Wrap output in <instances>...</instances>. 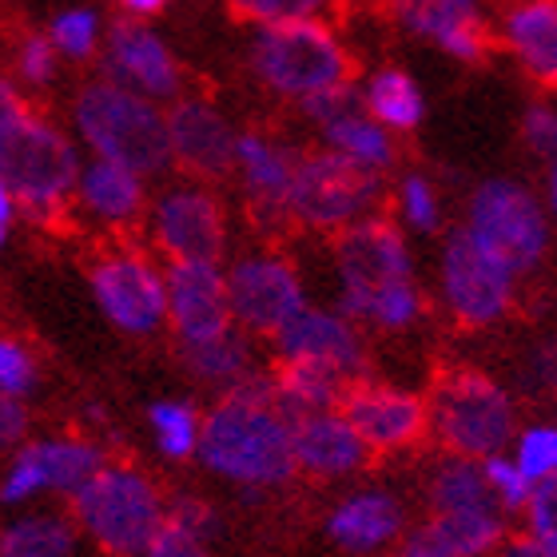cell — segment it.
Segmentation results:
<instances>
[{
  "label": "cell",
  "instance_id": "d6986e66",
  "mask_svg": "<svg viewBox=\"0 0 557 557\" xmlns=\"http://www.w3.org/2000/svg\"><path fill=\"white\" fill-rule=\"evenodd\" d=\"M278 362H314L326 371L343 374L347 383H359L367 374V343L359 323L338 307H302L275 338Z\"/></svg>",
  "mask_w": 557,
  "mask_h": 557
},
{
  "label": "cell",
  "instance_id": "74e56055",
  "mask_svg": "<svg viewBox=\"0 0 557 557\" xmlns=\"http://www.w3.org/2000/svg\"><path fill=\"white\" fill-rule=\"evenodd\" d=\"M482 470H486V478H490V490L498 494L502 510H506V513H525V506L534 502L537 482L525 474L522 466H518V458H513L510 450L490 454V458H482Z\"/></svg>",
  "mask_w": 557,
  "mask_h": 557
},
{
  "label": "cell",
  "instance_id": "ee69618b",
  "mask_svg": "<svg viewBox=\"0 0 557 557\" xmlns=\"http://www.w3.org/2000/svg\"><path fill=\"white\" fill-rule=\"evenodd\" d=\"M172 518H175V522H184L187 530H196L199 537H208V542L223 530L220 513L211 510L208 502H196V498H180V502H172Z\"/></svg>",
  "mask_w": 557,
  "mask_h": 557
},
{
  "label": "cell",
  "instance_id": "836d02e7",
  "mask_svg": "<svg viewBox=\"0 0 557 557\" xmlns=\"http://www.w3.org/2000/svg\"><path fill=\"white\" fill-rule=\"evenodd\" d=\"M148 426L151 438H156V450L172 462H184V458H196L199 454V434H203V418L191 403H180V398H160L151 403L148 410Z\"/></svg>",
  "mask_w": 557,
  "mask_h": 557
},
{
  "label": "cell",
  "instance_id": "5bb4252c",
  "mask_svg": "<svg viewBox=\"0 0 557 557\" xmlns=\"http://www.w3.org/2000/svg\"><path fill=\"white\" fill-rule=\"evenodd\" d=\"M104 466V450L92 438H81V434L21 442L16 454H12L9 470H4V482H0V502L4 506H28L40 494H64V498H72Z\"/></svg>",
  "mask_w": 557,
  "mask_h": 557
},
{
  "label": "cell",
  "instance_id": "681fc988",
  "mask_svg": "<svg viewBox=\"0 0 557 557\" xmlns=\"http://www.w3.org/2000/svg\"><path fill=\"white\" fill-rule=\"evenodd\" d=\"M347 4H355V9H383L386 12V4H391V0H347Z\"/></svg>",
  "mask_w": 557,
  "mask_h": 557
},
{
  "label": "cell",
  "instance_id": "4dcf8cb0",
  "mask_svg": "<svg viewBox=\"0 0 557 557\" xmlns=\"http://www.w3.org/2000/svg\"><path fill=\"white\" fill-rule=\"evenodd\" d=\"M76 518L52 510L16 513L0 534V557H72L76 554Z\"/></svg>",
  "mask_w": 557,
  "mask_h": 557
},
{
  "label": "cell",
  "instance_id": "d4e9b609",
  "mask_svg": "<svg viewBox=\"0 0 557 557\" xmlns=\"http://www.w3.org/2000/svg\"><path fill=\"white\" fill-rule=\"evenodd\" d=\"M407 534V506L391 490H355L326 513V537L350 557H371Z\"/></svg>",
  "mask_w": 557,
  "mask_h": 557
},
{
  "label": "cell",
  "instance_id": "2e32d148",
  "mask_svg": "<svg viewBox=\"0 0 557 557\" xmlns=\"http://www.w3.org/2000/svg\"><path fill=\"white\" fill-rule=\"evenodd\" d=\"M302 151L268 128H244L235 148V180L247 199L251 220L263 232L290 227V187L299 172Z\"/></svg>",
  "mask_w": 557,
  "mask_h": 557
},
{
  "label": "cell",
  "instance_id": "7bdbcfd3",
  "mask_svg": "<svg viewBox=\"0 0 557 557\" xmlns=\"http://www.w3.org/2000/svg\"><path fill=\"white\" fill-rule=\"evenodd\" d=\"M144 557H211V542L199 537L196 530H187L184 522L168 518V525L151 537V546L144 549Z\"/></svg>",
  "mask_w": 557,
  "mask_h": 557
},
{
  "label": "cell",
  "instance_id": "60d3db41",
  "mask_svg": "<svg viewBox=\"0 0 557 557\" xmlns=\"http://www.w3.org/2000/svg\"><path fill=\"white\" fill-rule=\"evenodd\" d=\"M522 144L542 163H557V108L530 104L522 112Z\"/></svg>",
  "mask_w": 557,
  "mask_h": 557
},
{
  "label": "cell",
  "instance_id": "7a4b0ae2",
  "mask_svg": "<svg viewBox=\"0 0 557 557\" xmlns=\"http://www.w3.org/2000/svg\"><path fill=\"white\" fill-rule=\"evenodd\" d=\"M81 139H72L33 104L21 84L4 76L0 84V191L21 203L24 220L36 227H57L72 215L81 184Z\"/></svg>",
  "mask_w": 557,
  "mask_h": 557
},
{
  "label": "cell",
  "instance_id": "603a6c76",
  "mask_svg": "<svg viewBox=\"0 0 557 557\" xmlns=\"http://www.w3.org/2000/svg\"><path fill=\"white\" fill-rule=\"evenodd\" d=\"M494 24L513 69L542 92H557V0H506Z\"/></svg>",
  "mask_w": 557,
  "mask_h": 557
},
{
  "label": "cell",
  "instance_id": "277c9868",
  "mask_svg": "<svg viewBox=\"0 0 557 557\" xmlns=\"http://www.w3.org/2000/svg\"><path fill=\"white\" fill-rule=\"evenodd\" d=\"M69 124L88 156L128 163L148 180H160L168 168H175L168 104L132 92L108 76L84 81L76 88L69 104Z\"/></svg>",
  "mask_w": 557,
  "mask_h": 557
},
{
  "label": "cell",
  "instance_id": "52a82bcc",
  "mask_svg": "<svg viewBox=\"0 0 557 557\" xmlns=\"http://www.w3.org/2000/svg\"><path fill=\"white\" fill-rule=\"evenodd\" d=\"M386 175H374L335 148L302 151L295 187H290V227L311 235H331L355 227L379 211Z\"/></svg>",
  "mask_w": 557,
  "mask_h": 557
},
{
  "label": "cell",
  "instance_id": "4fadbf2b",
  "mask_svg": "<svg viewBox=\"0 0 557 557\" xmlns=\"http://www.w3.org/2000/svg\"><path fill=\"white\" fill-rule=\"evenodd\" d=\"M227 290L235 323L256 338H275L307 307V283L299 268L271 247L235 256L227 263Z\"/></svg>",
  "mask_w": 557,
  "mask_h": 557
},
{
  "label": "cell",
  "instance_id": "d6a6232c",
  "mask_svg": "<svg viewBox=\"0 0 557 557\" xmlns=\"http://www.w3.org/2000/svg\"><path fill=\"white\" fill-rule=\"evenodd\" d=\"M60 48L52 45L48 28H21L9 48V76L24 92H48L60 76Z\"/></svg>",
  "mask_w": 557,
  "mask_h": 557
},
{
  "label": "cell",
  "instance_id": "83f0119b",
  "mask_svg": "<svg viewBox=\"0 0 557 557\" xmlns=\"http://www.w3.org/2000/svg\"><path fill=\"white\" fill-rule=\"evenodd\" d=\"M326 148H335L338 156H347L355 160L359 168L374 175H391L398 168V139L395 132L379 124V120L362 108V100L347 112H338L335 120H326L323 128H319Z\"/></svg>",
  "mask_w": 557,
  "mask_h": 557
},
{
  "label": "cell",
  "instance_id": "7dc6e473",
  "mask_svg": "<svg viewBox=\"0 0 557 557\" xmlns=\"http://www.w3.org/2000/svg\"><path fill=\"white\" fill-rule=\"evenodd\" d=\"M116 4L128 12V16H144V21H151V16H160L172 0H116Z\"/></svg>",
  "mask_w": 557,
  "mask_h": 557
},
{
  "label": "cell",
  "instance_id": "8fae6325",
  "mask_svg": "<svg viewBox=\"0 0 557 557\" xmlns=\"http://www.w3.org/2000/svg\"><path fill=\"white\" fill-rule=\"evenodd\" d=\"M466 227L513 263L518 275L542 268L549 251V203L518 180H486L466 199Z\"/></svg>",
  "mask_w": 557,
  "mask_h": 557
},
{
  "label": "cell",
  "instance_id": "8992f818",
  "mask_svg": "<svg viewBox=\"0 0 557 557\" xmlns=\"http://www.w3.org/2000/svg\"><path fill=\"white\" fill-rule=\"evenodd\" d=\"M430 434L446 454L478 462L510 450L518 438V410L510 391L490 374L450 371L430 395Z\"/></svg>",
  "mask_w": 557,
  "mask_h": 557
},
{
  "label": "cell",
  "instance_id": "ffe728a7",
  "mask_svg": "<svg viewBox=\"0 0 557 557\" xmlns=\"http://www.w3.org/2000/svg\"><path fill=\"white\" fill-rule=\"evenodd\" d=\"M168 326L175 343H199L235 326L227 268L220 259H175L168 263Z\"/></svg>",
  "mask_w": 557,
  "mask_h": 557
},
{
  "label": "cell",
  "instance_id": "44dd1931",
  "mask_svg": "<svg viewBox=\"0 0 557 557\" xmlns=\"http://www.w3.org/2000/svg\"><path fill=\"white\" fill-rule=\"evenodd\" d=\"M338 410L359 426V434L374 454L407 450L430 430V398L403 391V386L359 379V383L347 386Z\"/></svg>",
  "mask_w": 557,
  "mask_h": 557
},
{
  "label": "cell",
  "instance_id": "4316f807",
  "mask_svg": "<svg viewBox=\"0 0 557 557\" xmlns=\"http://www.w3.org/2000/svg\"><path fill=\"white\" fill-rule=\"evenodd\" d=\"M244 326L235 323L227 331L211 338H199V343H180V362L184 371L203 386H215V391H232V386L256 379V347Z\"/></svg>",
  "mask_w": 557,
  "mask_h": 557
},
{
  "label": "cell",
  "instance_id": "e0dca14e",
  "mask_svg": "<svg viewBox=\"0 0 557 557\" xmlns=\"http://www.w3.org/2000/svg\"><path fill=\"white\" fill-rule=\"evenodd\" d=\"M168 132H172L175 168L184 175L208 184L235 175V148L244 128H235L232 116L211 96L184 92L175 104H168Z\"/></svg>",
  "mask_w": 557,
  "mask_h": 557
},
{
  "label": "cell",
  "instance_id": "9c48e42d",
  "mask_svg": "<svg viewBox=\"0 0 557 557\" xmlns=\"http://www.w3.org/2000/svg\"><path fill=\"white\" fill-rule=\"evenodd\" d=\"M88 287L120 335L148 338L168 326V268L136 244H112L88 263Z\"/></svg>",
  "mask_w": 557,
  "mask_h": 557
},
{
  "label": "cell",
  "instance_id": "1f68e13d",
  "mask_svg": "<svg viewBox=\"0 0 557 557\" xmlns=\"http://www.w3.org/2000/svg\"><path fill=\"white\" fill-rule=\"evenodd\" d=\"M275 395L287 407L290 418L314 414V410H335L347 395V379L314 362H278L275 371Z\"/></svg>",
  "mask_w": 557,
  "mask_h": 557
},
{
  "label": "cell",
  "instance_id": "ac0fdd59",
  "mask_svg": "<svg viewBox=\"0 0 557 557\" xmlns=\"http://www.w3.org/2000/svg\"><path fill=\"white\" fill-rule=\"evenodd\" d=\"M486 0H391L386 12L403 33L426 40L442 57L478 64L498 45V24H490Z\"/></svg>",
  "mask_w": 557,
  "mask_h": 557
},
{
  "label": "cell",
  "instance_id": "bcb514c9",
  "mask_svg": "<svg viewBox=\"0 0 557 557\" xmlns=\"http://www.w3.org/2000/svg\"><path fill=\"white\" fill-rule=\"evenodd\" d=\"M498 557H554V554H549L534 534H525V537H510V542L502 546Z\"/></svg>",
  "mask_w": 557,
  "mask_h": 557
},
{
  "label": "cell",
  "instance_id": "7402d4cb",
  "mask_svg": "<svg viewBox=\"0 0 557 557\" xmlns=\"http://www.w3.org/2000/svg\"><path fill=\"white\" fill-rule=\"evenodd\" d=\"M148 208V175H139L128 163L100 160V156L84 160L72 215H81L84 223H92L108 235H132L136 227H144Z\"/></svg>",
  "mask_w": 557,
  "mask_h": 557
},
{
  "label": "cell",
  "instance_id": "e575fe53",
  "mask_svg": "<svg viewBox=\"0 0 557 557\" xmlns=\"http://www.w3.org/2000/svg\"><path fill=\"white\" fill-rule=\"evenodd\" d=\"M48 36H52V45L60 48V57L69 64H88L92 57H100L108 28L100 21V12L76 4V9H60L48 21Z\"/></svg>",
  "mask_w": 557,
  "mask_h": 557
},
{
  "label": "cell",
  "instance_id": "484cf974",
  "mask_svg": "<svg viewBox=\"0 0 557 557\" xmlns=\"http://www.w3.org/2000/svg\"><path fill=\"white\" fill-rule=\"evenodd\" d=\"M506 534V510L434 513L407 537L403 557H486Z\"/></svg>",
  "mask_w": 557,
  "mask_h": 557
},
{
  "label": "cell",
  "instance_id": "c3c4849f",
  "mask_svg": "<svg viewBox=\"0 0 557 557\" xmlns=\"http://www.w3.org/2000/svg\"><path fill=\"white\" fill-rule=\"evenodd\" d=\"M546 203L557 215V163H549V172H546Z\"/></svg>",
  "mask_w": 557,
  "mask_h": 557
},
{
  "label": "cell",
  "instance_id": "ab89813d",
  "mask_svg": "<svg viewBox=\"0 0 557 557\" xmlns=\"http://www.w3.org/2000/svg\"><path fill=\"white\" fill-rule=\"evenodd\" d=\"M40 383V362L28 350V343L4 335L0 338V395L4 398H28Z\"/></svg>",
  "mask_w": 557,
  "mask_h": 557
},
{
  "label": "cell",
  "instance_id": "7c38bea8",
  "mask_svg": "<svg viewBox=\"0 0 557 557\" xmlns=\"http://www.w3.org/2000/svg\"><path fill=\"white\" fill-rule=\"evenodd\" d=\"M148 244L168 263L175 259H223L227 251V211L208 180H175L151 196L144 220Z\"/></svg>",
  "mask_w": 557,
  "mask_h": 557
},
{
  "label": "cell",
  "instance_id": "b9f144b4",
  "mask_svg": "<svg viewBox=\"0 0 557 557\" xmlns=\"http://www.w3.org/2000/svg\"><path fill=\"white\" fill-rule=\"evenodd\" d=\"M525 525L557 557V474L546 478V482H537L534 502L525 506Z\"/></svg>",
  "mask_w": 557,
  "mask_h": 557
},
{
  "label": "cell",
  "instance_id": "f546056e",
  "mask_svg": "<svg viewBox=\"0 0 557 557\" xmlns=\"http://www.w3.org/2000/svg\"><path fill=\"white\" fill-rule=\"evenodd\" d=\"M426 502L434 513L450 510H502L498 494L490 490V478L478 458H462L450 454L434 466V474L426 482Z\"/></svg>",
  "mask_w": 557,
  "mask_h": 557
},
{
  "label": "cell",
  "instance_id": "f6af8a7d",
  "mask_svg": "<svg viewBox=\"0 0 557 557\" xmlns=\"http://www.w3.org/2000/svg\"><path fill=\"white\" fill-rule=\"evenodd\" d=\"M28 434V407L24 398H0V438L9 446H21Z\"/></svg>",
  "mask_w": 557,
  "mask_h": 557
},
{
  "label": "cell",
  "instance_id": "5b68a950",
  "mask_svg": "<svg viewBox=\"0 0 557 557\" xmlns=\"http://www.w3.org/2000/svg\"><path fill=\"white\" fill-rule=\"evenodd\" d=\"M72 518L108 557H144L151 537L172 518V506L144 470L108 462L88 486L72 494Z\"/></svg>",
  "mask_w": 557,
  "mask_h": 557
},
{
  "label": "cell",
  "instance_id": "30bf717a",
  "mask_svg": "<svg viewBox=\"0 0 557 557\" xmlns=\"http://www.w3.org/2000/svg\"><path fill=\"white\" fill-rule=\"evenodd\" d=\"M331 259H335V307L347 311L355 323H362L367 302L379 290L414 278V256L403 235V223L386 220L379 211L338 232L331 244Z\"/></svg>",
  "mask_w": 557,
  "mask_h": 557
},
{
  "label": "cell",
  "instance_id": "9a60e30c",
  "mask_svg": "<svg viewBox=\"0 0 557 557\" xmlns=\"http://www.w3.org/2000/svg\"><path fill=\"white\" fill-rule=\"evenodd\" d=\"M100 76L124 84L132 92L151 96L160 104H175L187 92V72L175 57V48L151 28L144 16H120L108 24L104 48H100Z\"/></svg>",
  "mask_w": 557,
  "mask_h": 557
},
{
  "label": "cell",
  "instance_id": "cb8c5ba5",
  "mask_svg": "<svg viewBox=\"0 0 557 557\" xmlns=\"http://www.w3.org/2000/svg\"><path fill=\"white\" fill-rule=\"evenodd\" d=\"M371 446L343 410H314L295 418V458L299 474L319 482H343L371 462Z\"/></svg>",
  "mask_w": 557,
  "mask_h": 557
},
{
  "label": "cell",
  "instance_id": "d590c367",
  "mask_svg": "<svg viewBox=\"0 0 557 557\" xmlns=\"http://www.w3.org/2000/svg\"><path fill=\"white\" fill-rule=\"evenodd\" d=\"M395 211L407 232L434 235L442 227V191L426 172H403L395 184Z\"/></svg>",
  "mask_w": 557,
  "mask_h": 557
},
{
  "label": "cell",
  "instance_id": "3957f363",
  "mask_svg": "<svg viewBox=\"0 0 557 557\" xmlns=\"http://www.w3.org/2000/svg\"><path fill=\"white\" fill-rule=\"evenodd\" d=\"M244 64L263 92L295 108L355 81V52L326 16L256 24L247 36Z\"/></svg>",
  "mask_w": 557,
  "mask_h": 557
},
{
  "label": "cell",
  "instance_id": "6da1fadb",
  "mask_svg": "<svg viewBox=\"0 0 557 557\" xmlns=\"http://www.w3.org/2000/svg\"><path fill=\"white\" fill-rule=\"evenodd\" d=\"M196 458L211 478L244 494L287 486L299 474L295 418L278 403L275 383L256 374L223 391L220 403L203 414Z\"/></svg>",
  "mask_w": 557,
  "mask_h": 557
},
{
  "label": "cell",
  "instance_id": "8d00e7d4",
  "mask_svg": "<svg viewBox=\"0 0 557 557\" xmlns=\"http://www.w3.org/2000/svg\"><path fill=\"white\" fill-rule=\"evenodd\" d=\"M235 21L256 28V24L275 21H302V16H326V12L343 9L347 0H223Z\"/></svg>",
  "mask_w": 557,
  "mask_h": 557
},
{
  "label": "cell",
  "instance_id": "f1b7e54d",
  "mask_svg": "<svg viewBox=\"0 0 557 557\" xmlns=\"http://www.w3.org/2000/svg\"><path fill=\"white\" fill-rule=\"evenodd\" d=\"M359 92H362V108L379 124H386L395 136H410L426 120V92H422V84L407 69H398V64L371 69L367 81H359Z\"/></svg>",
  "mask_w": 557,
  "mask_h": 557
},
{
  "label": "cell",
  "instance_id": "f35d334b",
  "mask_svg": "<svg viewBox=\"0 0 557 557\" xmlns=\"http://www.w3.org/2000/svg\"><path fill=\"white\" fill-rule=\"evenodd\" d=\"M510 454L518 458L525 474L534 482H546L557 474V422H534V426L518 430Z\"/></svg>",
  "mask_w": 557,
  "mask_h": 557
},
{
  "label": "cell",
  "instance_id": "ba28073f",
  "mask_svg": "<svg viewBox=\"0 0 557 557\" xmlns=\"http://www.w3.org/2000/svg\"><path fill=\"white\" fill-rule=\"evenodd\" d=\"M518 278L522 275L513 271V263L482 244L466 223L446 235L438 256V295L458 326L482 331L502 323L518 299Z\"/></svg>",
  "mask_w": 557,
  "mask_h": 557
}]
</instances>
